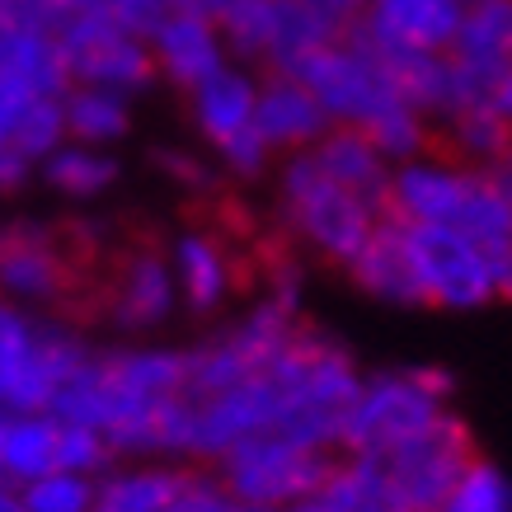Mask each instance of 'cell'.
Wrapping results in <instances>:
<instances>
[{
	"label": "cell",
	"instance_id": "13",
	"mask_svg": "<svg viewBox=\"0 0 512 512\" xmlns=\"http://www.w3.org/2000/svg\"><path fill=\"white\" fill-rule=\"evenodd\" d=\"M348 278L367 296H376V301L423 306V287H419V273H414V259H409V240H404L400 217H381L372 240H367L362 254L348 264Z\"/></svg>",
	"mask_w": 512,
	"mask_h": 512
},
{
	"label": "cell",
	"instance_id": "28",
	"mask_svg": "<svg viewBox=\"0 0 512 512\" xmlns=\"http://www.w3.org/2000/svg\"><path fill=\"white\" fill-rule=\"evenodd\" d=\"M118 179V165L109 156H94V151H80V146H57L47 156V184L62 188V193H76V198H90L99 188H109Z\"/></svg>",
	"mask_w": 512,
	"mask_h": 512
},
{
	"label": "cell",
	"instance_id": "9",
	"mask_svg": "<svg viewBox=\"0 0 512 512\" xmlns=\"http://www.w3.org/2000/svg\"><path fill=\"white\" fill-rule=\"evenodd\" d=\"M57 43L66 52L71 80H85L99 90H146L160 76L156 52H146L137 33H127L118 19L99 15V10L76 15L57 33Z\"/></svg>",
	"mask_w": 512,
	"mask_h": 512
},
{
	"label": "cell",
	"instance_id": "30",
	"mask_svg": "<svg viewBox=\"0 0 512 512\" xmlns=\"http://www.w3.org/2000/svg\"><path fill=\"white\" fill-rule=\"evenodd\" d=\"M156 165L170 174V179H179L184 188H193V193H212V188H217L212 170H207L202 160L184 156V151H156Z\"/></svg>",
	"mask_w": 512,
	"mask_h": 512
},
{
	"label": "cell",
	"instance_id": "22",
	"mask_svg": "<svg viewBox=\"0 0 512 512\" xmlns=\"http://www.w3.org/2000/svg\"><path fill=\"white\" fill-rule=\"evenodd\" d=\"M315 498L329 512H409L404 494L390 480V470L372 456H339L334 475Z\"/></svg>",
	"mask_w": 512,
	"mask_h": 512
},
{
	"label": "cell",
	"instance_id": "15",
	"mask_svg": "<svg viewBox=\"0 0 512 512\" xmlns=\"http://www.w3.org/2000/svg\"><path fill=\"white\" fill-rule=\"evenodd\" d=\"M254 123H259V132H264L268 146L301 151V146H315V141L325 137L329 113L296 76H287V71H268V80L259 85Z\"/></svg>",
	"mask_w": 512,
	"mask_h": 512
},
{
	"label": "cell",
	"instance_id": "3",
	"mask_svg": "<svg viewBox=\"0 0 512 512\" xmlns=\"http://www.w3.org/2000/svg\"><path fill=\"white\" fill-rule=\"evenodd\" d=\"M282 212H287V231L296 240H306L320 259L339 268L353 264L362 245L372 240V231L381 226V212L372 202L357 198L339 179H329L311 151L292 156L282 170Z\"/></svg>",
	"mask_w": 512,
	"mask_h": 512
},
{
	"label": "cell",
	"instance_id": "21",
	"mask_svg": "<svg viewBox=\"0 0 512 512\" xmlns=\"http://www.w3.org/2000/svg\"><path fill=\"white\" fill-rule=\"evenodd\" d=\"M62 433L66 423L57 414H10L5 423V480L24 484L43 480L52 470H62Z\"/></svg>",
	"mask_w": 512,
	"mask_h": 512
},
{
	"label": "cell",
	"instance_id": "10",
	"mask_svg": "<svg viewBox=\"0 0 512 512\" xmlns=\"http://www.w3.org/2000/svg\"><path fill=\"white\" fill-rule=\"evenodd\" d=\"M254 109H259V85L245 80L240 71H217V76L193 90V113H198V127L221 146V156L235 165V174H254L264 170L268 146L259 123H254Z\"/></svg>",
	"mask_w": 512,
	"mask_h": 512
},
{
	"label": "cell",
	"instance_id": "11",
	"mask_svg": "<svg viewBox=\"0 0 512 512\" xmlns=\"http://www.w3.org/2000/svg\"><path fill=\"white\" fill-rule=\"evenodd\" d=\"M174 268L156 245H132L104 287V315L118 329H156L174 311Z\"/></svg>",
	"mask_w": 512,
	"mask_h": 512
},
{
	"label": "cell",
	"instance_id": "16",
	"mask_svg": "<svg viewBox=\"0 0 512 512\" xmlns=\"http://www.w3.org/2000/svg\"><path fill=\"white\" fill-rule=\"evenodd\" d=\"M156 62L179 90H198L221 71V29L193 10H170L156 29Z\"/></svg>",
	"mask_w": 512,
	"mask_h": 512
},
{
	"label": "cell",
	"instance_id": "1",
	"mask_svg": "<svg viewBox=\"0 0 512 512\" xmlns=\"http://www.w3.org/2000/svg\"><path fill=\"white\" fill-rule=\"evenodd\" d=\"M386 217H400L409 226H442L466 235L484 254L512 245V202L494 184L489 170H456V165H404L390 179Z\"/></svg>",
	"mask_w": 512,
	"mask_h": 512
},
{
	"label": "cell",
	"instance_id": "26",
	"mask_svg": "<svg viewBox=\"0 0 512 512\" xmlns=\"http://www.w3.org/2000/svg\"><path fill=\"white\" fill-rule=\"evenodd\" d=\"M24 512H94L99 508V480L76 475V470H52L43 480L19 489Z\"/></svg>",
	"mask_w": 512,
	"mask_h": 512
},
{
	"label": "cell",
	"instance_id": "18",
	"mask_svg": "<svg viewBox=\"0 0 512 512\" xmlns=\"http://www.w3.org/2000/svg\"><path fill=\"white\" fill-rule=\"evenodd\" d=\"M367 19L404 47L451 52L461 19H466V0H372Z\"/></svg>",
	"mask_w": 512,
	"mask_h": 512
},
{
	"label": "cell",
	"instance_id": "8",
	"mask_svg": "<svg viewBox=\"0 0 512 512\" xmlns=\"http://www.w3.org/2000/svg\"><path fill=\"white\" fill-rule=\"evenodd\" d=\"M287 76L301 80V85L325 104V113L339 127H367L376 113H386L390 104H404L386 71H381L372 57L353 52L348 43L320 47V52H311L301 66H292Z\"/></svg>",
	"mask_w": 512,
	"mask_h": 512
},
{
	"label": "cell",
	"instance_id": "5",
	"mask_svg": "<svg viewBox=\"0 0 512 512\" xmlns=\"http://www.w3.org/2000/svg\"><path fill=\"white\" fill-rule=\"evenodd\" d=\"M334 466H339V451L301 447V442H287V437L259 433L245 437L240 447H231L212 470L245 503L264 512H282L320 494L325 480L334 475Z\"/></svg>",
	"mask_w": 512,
	"mask_h": 512
},
{
	"label": "cell",
	"instance_id": "23",
	"mask_svg": "<svg viewBox=\"0 0 512 512\" xmlns=\"http://www.w3.org/2000/svg\"><path fill=\"white\" fill-rule=\"evenodd\" d=\"M451 57L480 71H512V0H470Z\"/></svg>",
	"mask_w": 512,
	"mask_h": 512
},
{
	"label": "cell",
	"instance_id": "4",
	"mask_svg": "<svg viewBox=\"0 0 512 512\" xmlns=\"http://www.w3.org/2000/svg\"><path fill=\"white\" fill-rule=\"evenodd\" d=\"M94 231L80 221L66 226H33L5 221L0 226V296L5 301H66L76 292L80 268L94 254Z\"/></svg>",
	"mask_w": 512,
	"mask_h": 512
},
{
	"label": "cell",
	"instance_id": "12",
	"mask_svg": "<svg viewBox=\"0 0 512 512\" xmlns=\"http://www.w3.org/2000/svg\"><path fill=\"white\" fill-rule=\"evenodd\" d=\"M174 282L179 296L193 315H212L226 306V296L235 287H245V268L240 254H231V245L212 231H193L174 245Z\"/></svg>",
	"mask_w": 512,
	"mask_h": 512
},
{
	"label": "cell",
	"instance_id": "27",
	"mask_svg": "<svg viewBox=\"0 0 512 512\" xmlns=\"http://www.w3.org/2000/svg\"><path fill=\"white\" fill-rule=\"evenodd\" d=\"M362 132H367V141H372L381 156H395V160L423 156V151H428V137H433V127L423 123V113L409 109V104H390V109L376 113Z\"/></svg>",
	"mask_w": 512,
	"mask_h": 512
},
{
	"label": "cell",
	"instance_id": "31",
	"mask_svg": "<svg viewBox=\"0 0 512 512\" xmlns=\"http://www.w3.org/2000/svg\"><path fill=\"white\" fill-rule=\"evenodd\" d=\"M29 165H33V160L24 156V151H15V146H0V193H15V188L29 179Z\"/></svg>",
	"mask_w": 512,
	"mask_h": 512
},
{
	"label": "cell",
	"instance_id": "2",
	"mask_svg": "<svg viewBox=\"0 0 512 512\" xmlns=\"http://www.w3.org/2000/svg\"><path fill=\"white\" fill-rule=\"evenodd\" d=\"M451 376L442 367H404V372L362 376L348 423H343V456H372L381 461L386 451L423 433L428 423L451 414Z\"/></svg>",
	"mask_w": 512,
	"mask_h": 512
},
{
	"label": "cell",
	"instance_id": "25",
	"mask_svg": "<svg viewBox=\"0 0 512 512\" xmlns=\"http://www.w3.org/2000/svg\"><path fill=\"white\" fill-rule=\"evenodd\" d=\"M437 512H512V480L494 461L475 456Z\"/></svg>",
	"mask_w": 512,
	"mask_h": 512
},
{
	"label": "cell",
	"instance_id": "14",
	"mask_svg": "<svg viewBox=\"0 0 512 512\" xmlns=\"http://www.w3.org/2000/svg\"><path fill=\"white\" fill-rule=\"evenodd\" d=\"M0 80L33 99H62L71 90V66L57 33L0 24Z\"/></svg>",
	"mask_w": 512,
	"mask_h": 512
},
{
	"label": "cell",
	"instance_id": "32",
	"mask_svg": "<svg viewBox=\"0 0 512 512\" xmlns=\"http://www.w3.org/2000/svg\"><path fill=\"white\" fill-rule=\"evenodd\" d=\"M489 174H494V184L503 188V198L512 202V151H508V156H503V160H498V165H494V170H489Z\"/></svg>",
	"mask_w": 512,
	"mask_h": 512
},
{
	"label": "cell",
	"instance_id": "6",
	"mask_svg": "<svg viewBox=\"0 0 512 512\" xmlns=\"http://www.w3.org/2000/svg\"><path fill=\"white\" fill-rule=\"evenodd\" d=\"M475 456H480V451H475V437H470V428L461 423V414H442V419L428 423L423 433H414L409 442L386 451L381 466L390 470V480H395V489L404 494L409 512H437Z\"/></svg>",
	"mask_w": 512,
	"mask_h": 512
},
{
	"label": "cell",
	"instance_id": "20",
	"mask_svg": "<svg viewBox=\"0 0 512 512\" xmlns=\"http://www.w3.org/2000/svg\"><path fill=\"white\" fill-rule=\"evenodd\" d=\"M184 461H137L99 480V512H170L184 489Z\"/></svg>",
	"mask_w": 512,
	"mask_h": 512
},
{
	"label": "cell",
	"instance_id": "17",
	"mask_svg": "<svg viewBox=\"0 0 512 512\" xmlns=\"http://www.w3.org/2000/svg\"><path fill=\"white\" fill-rule=\"evenodd\" d=\"M311 156L325 165L329 179H339L343 188H353L357 198H367L386 217V202H390V179L386 174V156L376 151L362 127H329L325 137L311 146Z\"/></svg>",
	"mask_w": 512,
	"mask_h": 512
},
{
	"label": "cell",
	"instance_id": "35",
	"mask_svg": "<svg viewBox=\"0 0 512 512\" xmlns=\"http://www.w3.org/2000/svg\"><path fill=\"white\" fill-rule=\"evenodd\" d=\"M282 512H329L320 498H306V503H296V508H282Z\"/></svg>",
	"mask_w": 512,
	"mask_h": 512
},
{
	"label": "cell",
	"instance_id": "29",
	"mask_svg": "<svg viewBox=\"0 0 512 512\" xmlns=\"http://www.w3.org/2000/svg\"><path fill=\"white\" fill-rule=\"evenodd\" d=\"M170 512H264V508H254V503H245L240 494H231L226 480H221L212 466H188L184 489H179Z\"/></svg>",
	"mask_w": 512,
	"mask_h": 512
},
{
	"label": "cell",
	"instance_id": "7",
	"mask_svg": "<svg viewBox=\"0 0 512 512\" xmlns=\"http://www.w3.org/2000/svg\"><path fill=\"white\" fill-rule=\"evenodd\" d=\"M404 240H409V259H414V273H419L423 306L475 311V306L498 301L494 264H489V254L480 245H470L466 235L404 221Z\"/></svg>",
	"mask_w": 512,
	"mask_h": 512
},
{
	"label": "cell",
	"instance_id": "19",
	"mask_svg": "<svg viewBox=\"0 0 512 512\" xmlns=\"http://www.w3.org/2000/svg\"><path fill=\"white\" fill-rule=\"evenodd\" d=\"M343 33L329 24L311 0H273L268 5V38H264V62L268 71H292L311 52L339 43Z\"/></svg>",
	"mask_w": 512,
	"mask_h": 512
},
{
	"label": "cell",
	"instance_id": "33",
	"mask_svg": "<svg viewBox=\"0 0 512 512\" xmlns=\"http://www.w3.org/2000/svg\"><path fill=\"white\" fill-rule=\"evenodd\" d=\"M0 512H24V498L10 480H0Z\"/></svg>",
	"mask_w": 512,
	"mask_h": 512
},
{
	"label": "cell",
	"instance_id": "34",
	"mask_svg": "<svg viewBox=\"0 0 512 512\" xmlns=\"http://www.w3.org/2000/svg\"><path fill=\"white\" fill-rule=\"evenodd\" d=\"M498 109L508 113V123H512V71L503 76V85H498Z\"/></svg>",
	"mask_w": 512,
	"mask_h": 512
},
{
	"label": "cell",
	"instance_id": "36",
	"mask_svg": "<svg viewBox=\"0 0 512 512\" xmlns=\"http://www.w3.org/2000/svg\"><path fill=\"white\" fill-rule=\"evenodd\" d=\"M5 423H10V414L0 409V466H5ZM0 480H5V470H0Z\"/></svg>",
	"mask_w": 512,
	"mask_h": 512
},
{
	"label": "cell",
	"instance_id": "24",
	"mask_svg": "<svg viewBox=\"0 0 512 512\" xmlns=\"http://www.w3.org/2000/svg\"><path fill=\"white\" fill-rule=\"evenodd\" d=\"M66 132H76L80 141H113L127 132V104L118 90H99V85H80V90L62 94Z\"/></svg>",
	"mask_w": 512,
	"mask_h": 512
}]
</instances>
